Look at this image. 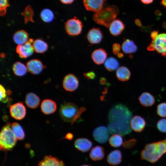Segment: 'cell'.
Masks as SVG:
<instances>
[{
  "mask_svg": "<svg viewBox=\"0 0 166 166\" xmlns=\"http://www.w3.org/2000/svg\"><path fill=\"white\" fill-rule=\"evenodd\" d=\"M132 113L127 107L121 104L114 105L108 116V128L110 133L125 136L132 132L130 122Z\"/></svg>",
  "mask_w": 166,
  "mask_h": 166,
  "instance_id": "obj_1",
  "label": "cell"
},
{
  "mask_svg": "<svg viewBox=\"0 0 166 166\" xmlns=\"http://www.w3.org/2000/svg\"><path fill=\"white\" fill-rule=\"evenodd\" d=\"M166 153V137L164 139L147 144L140 152V158L154 163Z\"/></svg>",
  "mask_w": 166,
  "mask_h": 166,
  "instance_id": "obj_2",
  "label": "cell"
},
{
  "mask_svg": "<svg viewBox=\"0 0 166 166\" xmlns=\"http://www.w3.org/2000/svg\"><path fill=\"white\" fill-rule=\"evenodd\" d=\"M119 13L117 6L112 5L103 7L93 15V19L97 24L109 27Z\"/></svg>",
  "mask_w": 166,
  "mask_h": 166,
  "instance_id": "obj_3",
  "label": "cell"
},
{
  "mask_svg": "<svg viewBox=\"0 0 166 166\" xmlns=\"http://www.w3.org/2000/svg\"><path fill=\"white\" fill-rule=\"evenodd\" d=\"M17 138L13 132L10 122L2 126L0 134V145L1 150H10L15 145Z\"/></svg>",
  "mask_w": 166,
  "mask_h": 166,
  "instance_id": "obj_4",
  "label": "cell"
},
{
  "mask_svg": "<svg viewBox=\"0 0 166 166\" xmlns=\"http://www.w3.org/2000/svg\"><path fill=\"white\" fill-rule=\"evenodd\" d=\"M147 49L149 51L156 50L166 57V33L158 34L155 39H152Z\"/></svg>",
  "mask_w": 166,
  "mask_h": 166,
  "instance_id": "obj_5",
  "label": "cell"
},
{
  "mask_svg": "<svg viewBox=\"0 0 166 166\" xmlns=\"http://www.w3.org/2000/svg\"><path fill=\"white\" fill-rule=\"evenodd\" d=\"M78 109L77 106L73 103H65L60 107V116L64 121L71 123Z\"/></svg>",
  "mask_w": 166,
  "mask_h": 166,
  "instance_id": "obj_6",
  "label": "cell"
},
{
  "mask_svg": "<svg viewBox=\"0 0 166 166\" xmlns=\"http://www.w3.org/2000/svg\"><path fill=\"white\" fill-rule=\"evenodd\" d=\"M65 31L69 35L77 36L79 35L82 30L81 22L76 17L68 20L65 24Z\"/></svg>",
  "mask_w": 166,
  "mask_h": 166,
  "instance_id": "obj_7",
  "label": "cell"
},
{
  "mask_svg": "<svg viewBox=\"0 0 166 166\" xmlns=\"http://www.w3.org/2000/svg\"><path fill=\"white\" fill-rule=\"evenodd\" d=\"M79 81L77 77L73 73L66 75L64 77L62 85L66 91L72 92L77 89L79 86Z\"/></svg>",
  "mask_w": 166,
  "mask_h": 166,
  "instance_id": "obj_8",
  "label": "cell"
},
{
  "mask_svg": "<svg viewBox=\"0 0 166 166\" xmlns=\"http://www.w3.org/2000/svg\"><path fill=\"white\" fill-rule=\"evenodd\" d=\"M110 133L108 128L105 126L101 125L94 129L93 135L94 140L97 142L104 144L108 141Z\"/></svg>",
  "mask_w": 166,
  "mask_h": 166,
  "instance_id": "obj_9",
  "label": "cell"
},
{
  "mask_svg": "<svg viewBox=\"0 0 166 166\" xmlns=\"http://www.w3.org/2000/svg\"><path fill=\"white\" fill-rule=\"evenodd\" d=\"M11 116L17 120L23 119L26 114V108L23 103L18 102L11 105L10 109Z\"/></svg>",
  "mask_w": 166,
  "mask_h": 166,
  "instance_id": "obj_10",
  "label": "cell"
},
{
  "mask_svg": "<svg viewBox=\"0 0 166 166\" xmlns=\"http://www.w3.org/2000/svg\"><path fill=\"white\" fill-rule=\"evenodd\" d=\"M33 42V39L31 38L25 44L18 45L16 51L20 57L26 58L33 54L34 49L32 44Z\"/></svg>",
  "mask_w": 166,
  "mask_h": 166,
  "instance_id": "obj_11",
  "label": "cell"
},
{
  "mask_svg": "<svg viewBox=\"0 0 166 166\" xmlns=\"http://www.w3.org/2000/svg\"><path fill=\"white\" fill-rule=\"evenodd\" d=\"M86 38L89 42L91 44H98L103 39V34L99 28L93 27L88 32Z\"/></svg>",
  "mask_w": 166,
  "mask_h": 166,
  "instance_id": "obj_12",
  "label": "cell"
},
{
  "mask_svg": "<svg viewBox=\"0 0 166 166\" xmlns=\"http://www.w3.org/2000/svg\"><path fill=\"white\" fill-rule=\"evenodd\" d=\"M26 66L28 71L34 75L39 74L45 67L41 61L36 59L29 61Z\"/></svg>",
  "mask_w": 166,
  "mask_h": 166,
  "instance_id": "obj_13",
  "label": "cell"
},
{
  "mask_svg": "<svg viewBox=\"0 0 166 166\" xmlns=\"http://www.w3.org/2000/svg\"><path fill=\"white\" fill-rule=\"evenodd\" d=\"M74 145L78 150L82 152H86L89 151L92 148L93 143L87 138H79L74 141Z\"/></svg>",
  "mask_w": 166,
  "mask_h": 166,
  "instance_id": "obj_14",
  "label": "cell"
},
{
  "mask_svg": "<svg viewBox=\"0 0 166 166\" xmlns=\"http://www.w3.org/2000/svg\"><path fill=\"white\" fill-rule=\"evenodd\" d=\"M146 122L144 119L140 116L136 115L132 118L130 122V127L134 131L140 132L144 128Z\"/></svg>",
  "mask_w": 166,
  "mask_h": 166,
  "instance_id": "obj_15",
  "label": "cell"
},
{
  "mask_svg": "<svg viewBox=\"0 0 166 166\" xmlns=\"http://www.w3.org/2000/svg\"><path fill=\"white\" fill-rule=\"evenodd\" d=\"M105 0H83L85 9L88 11L97 12L103 7Z\"/></svg>",
  "mask_w": 166,
  "mask_h": 166,
  "instance_id": "obj_16",
  "label": "cell"
},
{
  "mask_svg": "<svg viewBox=\"0 0 166 166\" xmlns=\"http://www.w3.org/2000/svg\"><path fill=\"white\" fill-rule=\"evenodd\" d=\"M124 28V24L123 22L119 19L114 20L109 27L110 33L114 36L120 35Z\"/></svg>",
  "mask_w": 166,
  "mask_h": 166,
  "instance_id": "obj_17",
  "label": "cell"
},
{
  "mask_svg": "<svg viewBox=\"0 0 166 166\" xmlns=\"http://www.w3.org/2000/svg\"><path fill=\"white\" fill-rule=\"evenodd\" d=\"M107 56V54L106 51L101 48L95 49L91 54V58L93 61L97 65H101L105 62Z\"/></svg>",
  "mask_w": 166,
  "mask_h": 166,
  "instance_id": "obj_18",
  "label": "cell"
},
{
  "mask_svg": "<svg viewBox=\"0 0 166 166\" xmlns=\"http://www.w3.org/2000/svg\"><path fill=\"white\" fill-rule=\"evenodd\" d=\"M57 106L53 101L50 99H45L42 101L41 105V110L46 115L54 113L56 110Z\"/></svg>",
  "mask_w": 166,
  "mask_h": 166,
  "instance_id": "obj_19",
  "label": "cell"
},
{
  "mask_svg": "<svg viewBox=\"0 0 166 166\" xmlns=\"http://www.w3.org/2000/svg\"><path fill=\"white\" fill-rule=\"evenodd\" d=\"M107 161L112 166H116L121 163L122 160V155L121 151L116 149L111 152L107 157Z\"/></svg>",
  "mask_w": 166,
  "mask_h": 166,
  "instance_id": "obj_20",
  "label": "cell"
},
{
  "mask_svg": "<svg viewBox=\"0 0 166 166\" xmlns=\"http://www.w3.org/2000/svg\"><path fill=\"white\" fill-rule=\"evenodd\" d=\"M38 166H65V164L61 160L51 156H45L40 161Z\"/></svg>",
  "mask_w": 166,
  "mask_h": 166,
  "instance_id": "obj_21",
  "label": "cell"
},
{
  "mask_svg": "<svg viewBox=\"0 0 166 166\" xmlns=\"http://www.w3.org/2000/svg\"><path fill=\"white\" fill-rule=\"evenodd\" d=\"M138 100L140 104L145 107H150L155 103L154 96L148 92H144L139 96Z\"/></svg>",
  "mask_w": 166,
  "mask_h": 166,
  "instance_id": "obj_22",
  "label": "cell"
},
{
  "mask_svg": "<svg viewBox=\"0 0 166 166\" xmlns=\"http://www.w3.org/2000/svg\"><path fill=\"white\" fill-rule=\"evenodd\" d=\"M105 156V151L104 148L99 145L93 147L89 154L90 159L94 161L102 160L104 158Z\"/></svg>",
  "mask_w": 166,
  "mask_h": 166,
  "instance_id": "obj_23",
  "label": "cell"
},
{
  "mask_svg": "<svg viewBox=\"0 0 166 166\" xmlns=\"http://www.w3.org/2000/svg\"><path fill=\"white\" fill-rule=\"evenodd\" d=\"M40 99L39 97L35 93H29L27 94L25 98L26 105L31 109L37 108L39 105Z\"/></svg>",
  "mask_w": 166,
  "mask_h": 166,
  "instance_id": "obj_24",
  "label": "cell"
},
{
  "mask_svg": "<svg viewBox=\"0 0 166 166\" xmlns=\"http://www.w3.org/2000/svg\"><path fill=\"white\" fill-rule=\"evenodd\" d=\"M29 35L24 30H20L16 31L14 34L13 40L14 42L18 45H23L29 40Z\"/></svg>",
  "mask_w": 166,
  "mask_h": 166,
  "instance_id": "obj_25",
  "label": "cell"
},
{
  "mask_svg": "<svg viewBox=\"0 0 166 166\" xmlns=\"http://www.w3.org/2000/svg\"><path fill=\"white\" fill-rule=\"evenodd\" d=\"M116 75L119 80L122 81H125L129 80L131 73L127 67L121 66L117 69Z\"/></svg>",
  "mask_w": 166,
  "mask_h": 166,
  "instance_id": "obj_26",
  "label": "cell"
},
{
  "mask_svg": "<svg viewBox=\"0 0 166 166\" xmlns=\"http://www.w3.org/2000/svg\"><path fill=\"white\" fill-rule=\"evenodd\" d=\"M32 45L34 50L38 53H44L48 48V43L41 39H37L34 41Z\"/></svg>",
  "mask_w": 166,
  "mask_h": 166,
  "instance_id": "obj_27",
  "label": "cell"
},
{
  "mask_svg": "<svg viewBox=\"0 0 166 166\" xmlns=\"http://www.w3.org/2000/svg\"><path fill=\"white\" fill-rule=\"evenodd\" d=\"M122 49L124 53L131 54L136 52L137 51V47L133 41L127 39L123 42Z\"/></svg>",
  "mask_w": 166,
  "mask_h": 166,
  "instance_id": "obj_28",
  "label": "cell"
},
{
  "mask_svg": "<svg viewBox=\"0 0 166 166\" xmlns=\"http://www.w3.org/2000/svg\"><path fill=\"white\" fill-rule=\"evenodd\" d=\"M14 73L18 76H22L25 75L28 70L27 67L20 61L15 62L12 66Z\"/></svg>",
  "mask_w": 166,
  "mask_h": 166,
  "instance_id": "obj_29",
  "label": "cell"
},
{
  "mask_svg": "<svg viewBox=\"0 0 166 166\" xmlns=\"http://www.w3.org/2000/svg\"><path fill=\"white\" fill-rule=\"evenodd\" d=\"M119 63L117 60L113 57H110L106 59L104 62V66L109 71H113L117 69L119 67Z\"/></svg>",
  "mask_w": 166,
  "mask_h": 166,
  "instance_id": "obj_30",
  "label": "cell"
},
{
  "mask_svg": "<svg viewBox=\"0 0 166 166\" xmlns=\"http://www.w3.org/2000/svg\"><path fill=\"white\" fill-rule=\"evenodd\" d=\"M21 14L24 17L25 23H27L30 22H34L33 20L34 11L30 5L27 6L21 13Z\"/></svg>",
  "mask_w": 166,
  "mask_h": 166,
  "instance_id": "obj_31",
  "label": "cell"
},
{
  "mask_svg": "<svg viewBox=\"0 0 166 166\" xmlns=\"http://www.w3.org/2000/svg\"><path fill=\"white\" fill-rule=\"evenodd\" d=\"M11 127L18 139L22 140L24 139L25 137V132L19 123H13L11 124Z\"/></svg>",
  "mask_w": 166,
  "mask_h": 166,
  "instance_id": "obj_32",
  "label": "cell"
},
{
  "mask_svg": "<svg viewBox=\"0 0 166 166\" xmlns=\"http://www.w3.org/2000/svg\"><path fill=\"white\" fill-rule=\"evenodd\" d=\"M40 16L42 21L46 23L52 22L54 18V15L53 11L47 8L42 10L40 13Z\"/></svg>",
  "mask_w": 166,
  "mask_h": 166,
  "instance_id": "obj_33",
  "label": "cell"
},
{
  "mask_svg": "<svg viewBox=\"0 0 166 166\" xmlns=\"http://www.w3.org/2000/svg\"><path fill=\"white\" fill-rule=\"evenodd\" d=\"M109 142L111 146L117 148L122 145L123 139L121 135L114 134L109 138Z\"/></svg>",
  "mask_w": 166,
  "mask_h": 166,
  "instance_id": "obj_34",
  "label": "cell"
},
{
  "mask_svg": "<svg viewBox=\"0 0 166 166\" xmlns=\"http://www.w3.org/2000/svg\"><path fill=\"white\" fill-rule=\"evenodd\" d=\"M156 113L160 117H166V102H163L159 104L157 106Z\"/></svg>",
  "mask_w": 166,
  "mask_h": 166,
  "instance_id": "obj_35",
  "label": "cell"
},
{
  "mask_svg": "<svg viewBox=\"0 0 166 166\" xmlns=\"http://www.w3.org/2000/svg\"><path fill=\"white\" fill-rule=\"evenodd\" d=\"M86 110V109L85 107H81L78 109L74 118L71 123V125H73L75 122H77L81 121H83V120L81 118V116L82 113L85 112Z\"/></svg>",
  "mask_w": 166,
  "mask_h": 166,
  "instance_id": "obj_36",
  "label": "cell"
},
{
  "mask_svg": "<svg viewBox=\"0 0 166 166\" xmlns=\"http://www.w3.org/2000/svg\"><path fill=\"white\" fill-rule=\"evenodd\" d=\"M9 0H0V14L1 16H4L6 14L7 8L10 6Z\"/></svg>",
  "mask_w": 166,
  "mask_h": 166,
  "instance_id": "obj_37",
  "label": "cell"
},
{
  "mask_svg": "<svg viewBox=\"0 0 166 166\" xmlns=\"http://www.w3.org/2000/svg\"><path fill=\"white\" fill-rule=\"evenodd\" d=\"M0 100L1 101L4 103L7 102L11 100L8 97L5 88L2 85H0Z\"/></svg>",
  "mask_w": 166,
  "mask_h": 166,
  "instance_id": "obj_38",
  "label": "cell"
},
{
  "mask_svg": "<svg viewBox=\"0 0 166 166\" xmlns=\"http://www.w3.org/2000/svg\"><path fill=\"white\" fill-rule=\"evenodd\" d=\"M137 141L136 139L135 138L129 139L125 140L123 143L122 145L125 149H131L135 146Z\"/></svg>",
  "mask_w": 166,
  "mask_h": 166,
  "instance_id": "obj_39",
  "label": "cell"
},
{
  "mask_svg": "<svg viewBox=\"0 0 166 166\" xmlns=\"http://www.w3.org/2000/svg\"><path fill=\"white\" fill-rule=\"evenodd\" d=\"M156 127L158 130L163 133H166V119L159 120L157 123Z\"/></svg>",
  "mask_w": 166,
  "mask_h": 166,
  "instance_id": "obj_40",
  "label": "cell"
},
{
  "mask_svg": "<svg viewBox=\"0 0 166 166\" xmlns=\"http://www.w3.org/2000/svg\"><path fill=\"white\" fill-rule=\"evenodd\" d=\"M84 77L88 80L94 79L96 77V74L93 71L83 73Z\"/></svg>",
  "mask_w": 166,
  "mask_h": 166,
  "instance_id": "obj_41",
  "label": "cell"
},
{
  "mask_svg": "<svg viewBox=\"0 0 166 166\" xmlns=\"http://www.w3.org/2000/svg\"><path fill=\"white\" fill-rule=\"evenodd\" d=\"M121 48L120 44L115 43L112 46V51L113 53L115 55H117L119 52Z\"/></svg>",
  "mask_w": 166,
  "mask_h": 166,
  "instance_id": "obj_42",
  "label": "cell"
},
{
  "mask_svg": "<svg viewBox=\"0 0 166 166\" xmlns=\"http://www.w3.org/2000/svg\"><path fill=\"white\" fill-rule=\"evenodd\" d=\"M99 81L100 84L102 85H106L108 86L110 85V84L108 82L106 78L104 77H100Z\"/></svg>",
  "mask_w": 166,
  "mask_h": 166,
  "instance_id": "obj_43",
  "label": "cell"
},
{
  "mask_svg": "<svg viewBox=\"0 0 166 166\" xmlns=\"http://www.w3.org/2000/svg\"><path fill=\"white\" fill-rule=\"evenodd\" d=\"M73 137L74 135L72 133L68 132L66 134L64 138L69 140H71L73 139Z\"/></svg>",
  "mask_w": 166,
  "mask_h": 166,
  "instance_id": "obj_44",
  "label": "cell"
},
{
  "mask_svg": "<svg viewBox=\"0 0 166 166\" xmlns=\"http://www.w3.org/2000/svg\"><path fill=\"white\" fill-rule=\"evenodd\" d=\"M158 34V31H153L151 34V37L152 39H153L155 38Z\"/></svg>",
  "mask_w": 166,
  "mask_h": 166,
  "instance_id": "obj_45",
  "label": "cell"
},
{
  "mask_svg": "<svg viewBox=\"0 0 166 166\" xmlns=\"http://www.w3.org/2000/svg\"><path fill=\"white\" fill-rule=\"evenodd\" d=\"M62 3L65 4H69L72 3L74 0H59Z\"/></svg>",
  "mask_w": 166,
  "mask_h": 166,
  "instance_id": "obj_46",
  "label": "cell"
},
{
  "mask_svg": "<svg viewBox=\"0 0 166 166\" xmlns=\"http://www.w3.org/2000/svg\"><path fill=\"white\" fill-rule=\"evenodd\" d=\"M144 4H149L152 3L153 0H140Z\"/></svg>",
  "mask_w": 166,
  "mask_h": 166,
  "instance_id": "obj_47",
  "label": "cell"
},
{
  "mask_svg": "<svg viewBox=\"0 0 166 166\" xmlns=\"http://www.w3.org/2000/svg\"><path fill=\"white\" fill-rule=\"evenodd\" d=\"M136 24L138 26H142V23L140 20L138 19H136L135 20Z\"/></svg>",
  "mask_w": 166,
  "mask_h": 166,
  "instance_id": "obj_48",
  "label": "cell"
},
{
  "mask_svg": "<svg viewBox=\"0 0 166 166\" xmlns=\"http://www.w3.org/2000/svg\"><path fill=\"white\" fill-rule=\"evenodd\" d=\"M160 3L162 6L166 8V0H162Z\"/></svg>",
  "mask_w": 166,
  "mask_h": 166,
  "instance_id": "obj_49",
  "label": "cell"
},
{
  "mask_svg": "<svg viewBox=\"0 0 166 166\" xmlns=\"http://www.w3.org/2000/svg\"><path fill=\"white\" fill-rule=\"evenodd\" d=\"M117 56L119 58H121L123 57L124 54L122 53L119 52L117 54Z\"/></svg>",
  "mask_w": 166,
  "mask_h": 166,
  "instance_id": "obj_50",
  "label": "cell"
},
{
  "mask_svg": "<svg viewBox=\"0 0 166 166\" xmlns=\"http://www.w3.org/2000/svg\"><path fill=\"white\" fill-rule=\"evenodd\" d=\"M81 166H90L89 165H87V164H84V165H83Z\"/></svg>",
  "mask_w": 166,
  "mask_h": 166,
  "instance_id": "obj_51",
  "label": "cell"
}]
</instances>
